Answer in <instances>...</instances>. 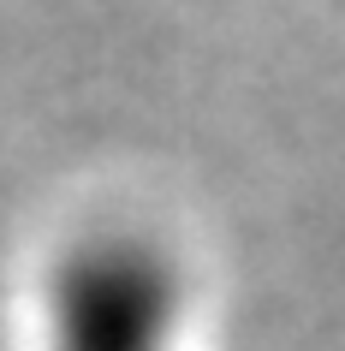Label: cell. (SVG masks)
I'll return each mask as SVG.
<instances>
[{"instance_id": "cell-1", "label": "cell", "mask_w": 345, "mask_h": 351, "mask_svg": "<svg viewBox=\"0 0 345 351\" xmlns=\"http://www.w3.org/2000/svg\"><path fill=\"white\" fill-rule=\"evenodd\" d=\"M173 315V280L137 244H102L60 280L54 351H161Z\"/></svg>"}]
</instances>
